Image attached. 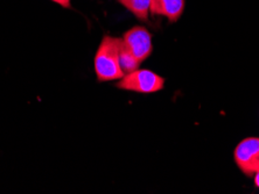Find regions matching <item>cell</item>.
<instances>
[{
    "label": "cell",
    "mask_w": 259,
    "mask_h": 194,
    "mask_svg": "<svg viewBox=\"0 0 259 194\" xmlns=\"http://www.w3.org/2000/svg\"><path fill=\"white\" fill-rule=\"evenodd\" d=\"M140 21H147L151 0H117Z\"/></svg>",
    "instance_id": "obj_6"
},
{
    "label": "cell",
    "mask_w": 259,
    "mask_h": 194,
    "mask_svg": "<svg viewBox=\"0 0 259 194\" xmlns=\"http://www.w3.org/2000/svg\"><path fill=\"white\" fill-rule=\"evenodd\" d=\"M121 39H123V44L140 63L147 59L153 51L152 34L143 26H136L128 29Z\"/></svg>",
    "instance_id": "obj_3"
},
{
    "label": "cell",
    "mask_w": 259,
    "mask_h": 194,
    "mask_svg": "<svg viewBox=\"0 0 259 194\" xmlns=\"http://www.w3.org/2000/svg\"><path fill=\"white\" fill-rule=\"evenodd\" d=\"M116 86L120 90L132 92L155 93L163 89L165 79L151 70L137 69L119 79Z\"/></svg>",
    "instance_id": "obj_2"
},
{
    "label": "cell",
    "mask_w": 259,
    "mask_h": 194,
    "mask_svg": "<svg viewBox=\"0 0 259 194\" xmlns=\"http://www.w3.org/2000/svg\"><path fill=\"white\" fill-rule=\"evenodd\" d=\"M119 64H120L121 70L124 72V75H127V74H131L133 71H136L137 69H139L140 64L142 63H140L139 60L132 55V52L130 51L124 44H121V48L119 51Z\"/></svg>",
    "instance_id": "obj_7"
},
{
    "label": "cell",
    "mask_w": 259,
    "mask_h": 194,
    "mask_svg": "<svg viewBox=\"0 0 259 194\" xmlns=\"http://www.w3.org/2000/svg\"><path fill=\"white\" fill-rule=\"evenodd\" d=\"M234 158L239 170L246 176H252L259 170V139L247 138L236 147Z\"/></svg>",
    "instance_id": "obj_4"
},
{
    "label": "cell",
    "mask_w": 259,
    "mask_h": 194,
    "mask_svg": "<svg viewBox=\"0 0 259 194\" xmlns=\"http://www.w3.org/2000/svg\"><path fill=\"white\" fill-rule=\"evenodd\" d=\"M254 182H256L257 187H259V170L256 173H254Z\"/></svg>",
    "instance_id": "obj_9"
},
{
    "label": "cell",
    "mask_w": 259,
    "mask_h": 194,
    "mask_svg": "<svg viewBox=\"0 0 259 194\" xmlns=\"http://www.w3.org/2000/svg\"><path fill=\"white\" fill-rule=\"evenodd\" d=\"M185 0H151L150 13L167 18L169 22H177L185 11Z\"/></svg>",
    "instance_id": "obj_5"
},
{
    "label": "cell",
    "mask_w": 259,
    "mask_h": 194,
    "mask_svg": "<svg viewBox=\"0 0 259 194\" xmlns=\"http://www.w3.org/2000/svg\"><path fill=\"white\" fill-rule=\"evenodd\" d=\"M123 44V39L105 35L101 41L94 66L98 82L119 81L124 77V72L119 64V51Z\"/></svg>",
    "instance_id": "obj_1"
},
{
    "label": "cell",
    "mask_w": 259,
    "mask_h": 194,
    "mask_svg": "<svg viewBox=\"0 0 259 194\" xmlns=\"http://www.w3.org/2000/svg\"><path fill=\"white\" fill-rule=\"evenodd\" d=\"M56 4H59L60 6L64 7V9H70L71 7V0H52Z\"/></svg>",
    "instance_id": "obj_8"
}]
</instances>
